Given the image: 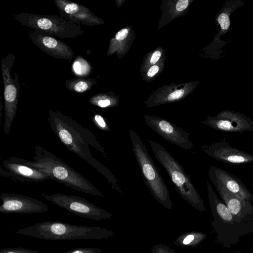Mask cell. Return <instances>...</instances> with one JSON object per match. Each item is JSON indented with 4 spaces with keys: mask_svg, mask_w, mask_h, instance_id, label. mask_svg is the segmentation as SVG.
Masks as SVG:
<instances>
[{
    "mask_svg": "<svg viewBox=\"0 0 253 253\" xmlns=\"http://www.w3.org/2000/svg\"><path fill=\"white\" fill-rule=\"evenodd\" d=\"M73 67L76 74L84 77L88 76L91 72L92 69L89 63L81 56L76 58Z\"/></svg>",
    "mask_w": 253,
    "mask_h": 253,
    "instance_id": "cell-21",
    "label": "cell"
},
{
    "mask_svg": "<svg viewBox=\"0 0 253 253\" xmlns=\"http://www.w3.org/2000/svg\"><path fill=\"white\" fill-rule=\"evenodd\" d=\"M12 18L22 25L61 39L75 38L84 33L80 25L57 15L21 12L14 15Z\"/></svg>",
    "mask_w": 253,
    "mask_h": 253,
    "instance_id": "cell-7",
    "label": "cell"
},
{
    "mask_svg": "<svg viewBox=\"0 0 253 253\" xmlns=\"http://www.w3.org/2000/svg\"><path fill=\"white\" fill-rule=\"evenodd\" d=\"M128 31L126 29H122L117 33L115 38L118 41H122L126 37Z\"/></svg>",
    "mask_w": 253,
    "mask_h": 253,
    "instance_id": "cell-27",
    "label": "cell"
},
{
    "mask_svg": "<svg viewBox=\"0 0 253 253\" xmlns=\"http://www.w3.org/2000/svg\"><path fill=\"white\" fill-rule=\"evenodd\" d=\"M93 122L96 127L101 130L110 131V127L105 119L100 115L96 114L93 117Z\"/></svg>",
    "mask_w": 253,
    "mask_h": 253,
    "instance_id": "cell-22",
    "label": "cell"
},
{
    "mask_svg": "<svg viewBox=\"0 0 253 253\" xmlns=\"http://www.w3.org/2000/svg\"><path fill=\"white\" fill-rule=\"evenodd\" d=\"M132 151L143 180L153 197L168 209L172 203L168 188L141 139L133 129L129 130Z\"/></svg>",
    "mask_w": 253,
    "mask_h": 253,
    "instance_id": "cell-6",
    "label": "cell"
},
{
    "mask_svg": "<svg viewBox=\"0 0 253 253\" xmlns=\"http://www.w3.org/2000/svg\"><path fill=\"white\" fill-rule=\"evenodd\" d=\"M159 69V68L157 65H154L151 67L147 73V75L149 77H153L158 72Z\"/></svg>",
    "mask_w": 253,
    "mask_h": 253,
    "instance_id": "cell-29",
    "label": "cell"
},
{
    "mask_svg": "<svg viewBox=\"0 0 253 253\" xmlns=\"http://www.w3.org/2000/svg\"><path fill=\"white\" fill-rule=\"evenodd\" d=\"M208 176L214 186L222 187L230 193L253 203V195L238 177L223 169L211 165Z\"/></svg>",
    "mask_w": 253,
    "mask_h": 253,
    "instance_id": "cell-16",
    "label": "cell"
},
{
    "mask_svg": "<svg viewBox=\"0 0 253 253\" xmlns=\"http://www.w3.org/2000/svg\"><path fill=\"white\" fill-rule=\"evenodd\" d=\"M0 253H40L37 250L21 247L8 248L0 250Z\"/></svg>",
    "mask_w": 253,
    "mask_h": 253,
    "instance_id": "cell-23",
    "label": "cell"
},
{
    "mask_svg": "<svg viewBox=\"0 0 253 253\" xmlns=\"http://www.w3.org/2000/svg\"><path fill=\"white\" fill-rule=\"evenodd\" d=\"M194 238L195 236L193 235H189L184 239L183 243L184 245H188L194 240Z\"/></svg>",
    "mask_w": 253,
    "mask_h": 253,
    "instance_id": "cell-30",
    "label": "cell"
},
{
    "mask_svg": "<svg viewBox=\"0 0 253 253\" xmlns=\"http://www.w3.org/2000/svg\"><path fill=\"white\" fill-rule=\"evenodd\" d=\"M144 119L147 125L166 140L186 150L193 148L190 132L161 118L145 116Z\"/></svg>",
    "mask_w": 253,
    "mask_h": 253,
    "instance_id": "cell-11",
    "label": "cell"
},
{
    "mask_svg": "<svg viewBox=\"0 0 253 253\" xmlns=\"http://www.w3.org/2000/svg\"><path fill=\"white\" fill-rule=\"evenodd\" d=\"M161 57V52L159 51H155L152 56L150 60V63L152 64H155Z\"/></svg>",
    "mask_w": 253,
    "mask_h": 253,
    "instance_id": "cell-28",
    "label": "cell"
},
{
    "mask_svg": "<svg viewBox=\"0 0 253 253\" xmlns=\"http://www.w3.org/2000/svg\"><path fill=\"white\" fill-rule=\"evenodd\" d=\"M189 1L188 0H180L176 4V9L178 11H181L185 9L188 5Z\"/></svg>",
    "mask_w": 253,
    "mask_h": 253,
    "instance_id": "cell-26",
    "label": "cell"
},
{
    "mask_svg": "<svg viewBox=\"0 0 253 253\" xmlns=\"http://www.w3.org/2000/svg\"><path fill=\"white\" fill-rule=\"evenodd\" d=\"M208 156L217 161L231 165H239L253 162V155L232 147L225 140L201 147Z\"/></svg>",
    "mask_w": 253,
    "mask_h": 253,
    "instance_id": "cell-15",
    "label": "cell"
},
{
    "mask_svg": "<svg viewBox=\"0 0 253 253\" xmlns=\"http://www.w3.org/2000/svg\"><path fill=\"white\" fill-rule=\"evenodd\" d=\"M214 187L236 221H253V205L251 202L230 193L222 187Z\"/></svg>",
    "mask_w": 253,
    "mask_h": 253,
    "instance_id": "cell-18",
    "label": "cell"
},
{
    "mask_svg": "<svg viewBox=\"0 0 253 253\" xmlns=\"http://www.w3.org/2000/svg\"><path fill=\"white\" fill-rule=\"evenodd\" d=\"M233 253H241L239 252H234Z\"/></svg>",
    "mask_w": 253,
    "mask_h": 253,
    "instance_id": "cell-31",
    "label": "cell"
},
{
    "mask_svg": "<svg viewBox=\"0 0 253 253\" xmlns=\"http://www.w3.org/2000/svg\"><path fill=\"white\" fill-rule=\"evenodd\" d=\"M54 1L61 17L78 25L93 26L101 23V19L82 5L68 0H54Z\"/></svg>",
    "mask_w": 253,
    "mask_h": 253,
    "instance_id": "cell-17",
    "label": "cell"
},
{
    "mask_svg": "<svg viewBox=\"0 0 253 253\" xmlns=\"http://www.w3.org/2000/svg\"><path fill=\"white\" fill-rule=\"evenodd\" d=\"M201 123L224 132L253 131V121L250 118L240 112L230 110L220 112L214 117L208 116Z\"/></svg>",
    "mask_w": 253,
    "mask_h": 253,
    "instance_id": "cell-10",
    "label": "cell"
},
{
    "mask_svg": "<svg viewBox=\"0 0 253 253\" xmlns=\"http://www.w3.org/2000/svg\"><path fill=\"white\" fill-rule=\"evenodd\" d=\"M184 92V91L183 89L177 90L169 95L168 100L172 101L180 98L183 95Z\"/></svg>",
    "mask_w": 253,
    "mask_h": 253,
    "instance_id": "cell-25",
    "label": "cell"
},
{
    "mask_svg": "<svg viewBox=\"0 0 253 253\" xmlns=\"http://www.w3.org/2000/svg\"><path fill=\"white\" fill-rule=\"evenodd\" d=\"M155 157L168 173L180 196L200 211L206 210L203 201L182 165L160 143L149 139Z\"/></svg>",
    "mask_w": 253,
    "mask_h": 253,
    "instance_id": "cell-5",
    "label": "cell"
},
{
    "mask_svg": "<svg viewBox=\"0 0 253 253\" xmlns=\"http://www.w3.org/2000/svg\"><path fill=\"white\" fill-rule=\"evenodd\" d=\"M96 82L92 78H74L65 81L66 88L70 91L82 93L90 89Z\"/></svg>",
    "mask_w": 253,
    "mask_h": 253,
    "instance_id": "cell-20",
    "label": "cell"
},
{
    "mask_svg": "<svg viewBox=\"0 0 253 253\" xmlns=\"http://www.w3.org/2000/svg\"><path fill=\"white\" fill-rule=\"evenodd\" d=\"M23 235L46 240H100L112 237L114 232L98 226L73 225L58 221H42L15 231Z\"/></svg>",
    "mask_w": 253,
    "mask_h": 253,
    "instance_id": "cell-3",
    "label": "cell"
},
{
    "mask_svg": "<svg viewBox=\"0 0 253 253\" xmlns=\"http://www.w3.org/2000/svg\"><path fill=\"white\" fill-rule=\"evenodd\" d=\"M28 34L35 45L54 58L71 60L74 57V51L70 46L46 32L34 30Z\"/></svg>",
    "mask_w": 253,
    "mask_h": 253,
    "instance_id": "cell-14",
    "label": "cell"
},
{
    "mask_svg": "<svg viewBox=\"0 0 253 253\" xmlns=\"http://www.w3.org/2000/svg\"><path fill=\"white\" fill-rule=\"evenodd\" d=\"M245 3L242 0H228L225 1L220 10L216 16L215 22L220 26V30L215 36L212 43L215 48L217 58H221L223 52L222 48L227 44L220 39L229 30L230 26V15L234 11L244 5Z\"/></svg>",
    "mask_w": 253,
    "mask_h": 253,
    "instance_id": "cell-19",
    "label": "cell"
},
{
    "mask_svg": "<svg viewBox=\"0 0 253 253\" xmlns=\"http://www.w3.org/2000/svg\"><path fill=\"white\" fill-rule=\"evenodd\" d=\"M206 186L213 218L211 225L216 232L217 241L223 247L230 248L237 244L242 236L253 233V221H236L224 203L218 198L208 180Z\"/></svg>",
    "mask_w": 253,
    "mask_h": 253,
    "instance_id": "cell-4",
    "label": "cell"
},
{
    "mask_svg": "<svg viewBox=\"0 0 253 253\" xmlns=\"http://www.w3.org/2000/svg\"><path fill=\"white\" fill-rule=\"evenodd\" d=\"M102 251L97 248H78L69 250L64 253H100Z\"/></svg>",
    "mask_w": 253,
    "mask_h": 253,
    "instance_id": "cell-24",
    "label": "cell"
},
{
    "mask_svg": "<svg viewBox=\"0 0 253 253\" xmlns=\"http://www.w3.org/2000/svg\"><path fill=\"white\" fill-rule=\"evenodd\" d=\"M0 174L13 180L30 184L51 179L45 173L20 162L15 157L1 162Z\"/></svg>",
    "mask_w": 253,
    "mask_h": 253,
    "instance_id": "cell-13",
    "label": "cell"
},
{
    "mask_svg": "<svg viewBox=\"0 0 253 253\" xmlns=\"http://www.w3.org/2000/svg\"><path fill=\"white\" fill-rule=\"evenodd\" d=\"M44 199L80 217L99 221L111 218L112 215L86 199L61 193L42 194Z\"/></svg>",
    "mask_w": 253,
    "mask_h": 253,
    "instance_id": "cell-9",
    "label": "cell"
},
{
    "mask_svg": "<svg viewBox=\"0 0 253 253\" xmlns=\"http://www.w3.org/2000/svg\"><path fill=\"white\" fill-rule=\"evenodd\" d=\"M47 120L51 130L70 151L95 169L106 177L113 188L123 193L113 173L91 155L89 145L107 158L102 143L91 131L60 111L50 110Z\"/></svg>",
    "mask_w": 253,
    "mask_h": 253,
    "instance_id": "cell-1",
    "label": "cell"
},
{
    "mask_svg": "<svg viewBox=\"0 0 253 253\" xmlns=\"http://www.w3.org/2000/svg\"><path fill=\"white\" fill-rule=\"evenodd\" d=\"M34 153L33 161L19 158L18 159L26 165L48 175L51 179L76 190L92 196H105L88 180L52 152L37 145L34 148Z\"/></svg>",
    "mask_w": 253,
    "mask_h": 253,
    "instance_id": "cell-2",
    "label": "cell"
},
{
    "mask_svg": "<svg viewBox=\"0 0 253 253\" xmlns=\"http://www.w3.org/2000/svg\"><path fill=\"white\" fill-rule=\"evenodd\" d=\"M0 199L2 201L0 212L2 213H39L49 210L48 206L42 201L19 194L2 193Z\"/></svg>",
    "mask_w": 253,
    "mask_h": 253,
    "instance_id": "cell-12",
    "label": "cell"
},
{
    "mask_svg": "<svg viewBox=\"0 0 253 253\" xmlns=\"http://www.w3.org/2000/svg\"><path fill=\"white\" fill-rule=\"evenodd\" d=\"M15 57L8 53L1 61V69L4 84V123L3 132L8 134L16 117L20 94V84L17 73L14 79L11 74V69Z\"/></svg>",
    "mask_w": 253,
    "mask_h": 253,
    "instance_id": "cell-8",
    "label": "cell"
}]
</instances>
